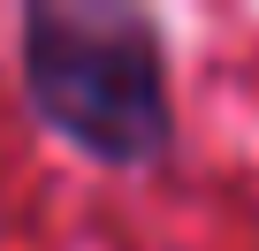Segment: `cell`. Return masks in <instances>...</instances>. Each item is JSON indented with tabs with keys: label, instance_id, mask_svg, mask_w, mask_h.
<instances>
[{
	"label": "cell",
	"instance_id": "cell-1",
	"mask_svg": "<svg viewBox=\"0 0 259 251\" xmlns=\"http://www.w3.org/2000/svg\"><path fill=\"white\" fill-rule=\"evenodd\" d=\"M23 99L61 145L99 168H145L176 137L160 31L130 8H31Z\"/></svg>",
	"mask_w": 259,
	"mask_h": 251
}]
</instances>
